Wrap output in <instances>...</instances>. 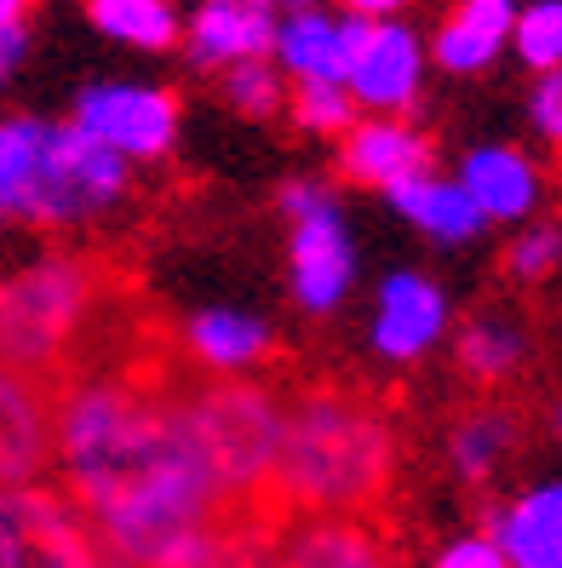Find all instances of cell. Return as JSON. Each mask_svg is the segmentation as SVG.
Segmentation results:
<instances>
[{
  "mask_svg": "<svg viewBox=\"0 0 562 568\" xmlns=\"http://www.w3.org/2000/svg\"><path fill=\"white\" fill-rule=\"evenodd\" d=\"M52 459L115 568H173L224 523V494L190 443L178 396L139 379H75L63 390Z\"/></svg>",
  "mask_w": 562,
  "mask_h": 568,
  "instance_id": "cell-1",
  "label": "cell"
},
{
  "mask_svg": "<svg viewBox=\"0 0 562 568\" xmlns=\"http://www.w3.org/2000/svg\"><path fill=\"white\" fill-rule=\"evenodd\" d=\"M396 477L390 419L350 390H310L282 408V443L270 488L282 506L316 517H361Z\"/></svg>",
  "mask_w": 562,
  "mask_h": 568,
  "instance_id": "cell-2",
  "label": "cell"
},
{
  "mask_svg": "<svg viewBox=\"0 0 562 568\" xmlns=\"http://www.w3.org/2000/svg\"><path fill=\"white\" fill-rule=\"evenodd\" d=\"M98 305V271L75 253H35L0 276V362L41 374L63 362Z\"/></svg>",
  "mask_w": 562,
  "mask_h": 568,
  "instance_id": "cell-3",
  "label": "cell"
},
{
  "mask_svg": "<svg viewBox=\"0 0 562 568\" xmlns=\"http://www.w3.org/2000/svg\"><path fill=\"white\" fill-rule=\"evenodd\" d=\"M178 414L213 488L224 494V506L258 499L270 488L276 443H282V403L270 390H258L247 379H213L202 390L178 396Z\"/></svg>",
  "mask_w": 562,
  "mask_h": 568,
  "instance_id": "cell-4",
  "label": "cell"
},
{
  "mask_svg": "<svg viewBox=\"0 0 562 568\" xmlns=\"http://www.w3.org/2000/svg\"><path fill=\"white\" fill-rule=\"evenodd\" d=\"M126 195H132V161H121L104 144H92L70 121H47L23 224H35V230L98 224L115 207H126Z\"/></svg>",
  "mask_w": 562,
  "mask_h": 568,
  "instance_id": "cell-5",
  "label": "cell"
},
{
  "mask_svg": "<svg viewBox=\"0 0 562 568\" xmlns=\"http://www.w3.org/2000/svg\"><path fill=\"white\" fill-rule=\"evenodd\" d=\"M287 219V287L305 316H339L356 293V242L327 179H293L282 190Z\"/></svg>",
  "mask_w": 562,
  "mask_h": 568,
  "instance_id": "cell-6",
  "label": "cell"
},
{
  "mask_svg": "<svg viewBox=\"0 0 562 568\" xmlns=\"http://www.w3.org/2000/svg\"><path fill=\"white\" fill-rule=\"evenodd\" d=\"M0 568H115L63 488L0 483Z\"/></svg>",
  "mask_w": 562,
  "mask_h": 568,
  "instance_id": "cell-7",
  "label": "cell"
},
{
  "mask_svg": "<svg viewBox=\"0 0 562 568\" xmlns=\"http://www.w3.org/2000/svg\"><path fill=\"white\" fill-rule=\"evenodd\" d=\"M70 126L86 132L92 144L115 150L121 161L144 166L178 150V132H184V110L167 87L155 81H86L75 92V110Z\"/></svg>",
  "mask_w": 562,
  "mask_h": 568,
  "instance_id": "cell-8",
  "label": "cell"
},
{
  "mask_svg": "<svg viewBox=\"0 0 562 568\" xmlns=\"http://www.w3.org/2000/svg\"><path fill=\"white\" fill-rule=\"evenodd\" d=\"M425 41L402 18H374L361 47L345 63V92L361 115H408L425 98Z\"/></svg>",
  "mask_w": 562,
  "mask_h": 568,
  "instance_id": "cell-9",
  "label": "cell"
},
{
  "mask_svg": "<svg viewBox=\"0 0 562 568\" xmlns=\"http://www.w3.org/2000/svg\"><path fill=\"white\" fill-rule=\"evenodd\" d=\"M453 327V305L437 276L425 271H390L374 293V322H368V345L390 367H413L425 362Z\"/></svg>",
  "mask_w": 562,
  "mask_h": 568,
  "instance_id": "cell-10",
  "label": "cell"
},
{
  "mask_svg": "<svg viewBox=\"0 0 562 568\" xmlns=\"http://www.w3.org/2000/svg\"><path fill=\"white\" fill-rule=\"evenodd\" d=\"M459 190L471 195L482 224H528L545 207V166L517 144H477L459 161Z\"/></svg>",
  "mask_w": 562,
  "mask_h": 568,
  "instance_id": "cell-11",
  "label": "cell"
},
{
  "mask_svg": "<svg viewBox=\"0 0 562 568\" xmlns=\"http://www.w3.org/2000/svg\"><path fill=\"white\" fill-rule=\"evenodd\" d=\"M264 568H396V557L368 517L299 511V523H287L270 540Z\"/></svg>",
  "mask_w": 562,
  "mask_h": 568,
  "instance_id": "cell-12",
  "label": "cell"
},
{
  "mask_svg": "<svg viewBox=\"0 0 562 568\" xmlns=\"http://www.w3.org/2000/svg\"><path fill=\"white\" fill-rule=\"evenodd\" d=\"M339 166L350 184H374V190H390L413 173H431L437 166V144L431 132L413 126L408 115H356L345 132H339Z\"/></svg>",
  "mask_w": 562,
  "mask_h": 568,
  "instance_id": "cell-13",
  "label": "cell"
},
{
  "mask_svg": "<svg viewBox=\"0 0 562 568\" xmlns=\"http://www.w3.org/2000/svg\"><path fill=\"white\" fill-rule=\"evenodd\" d=\"M374 18H350V12H327V7H305V12H282L270 29V63L287 81H345V63L361 47Z\"/></svg>",
  "mask_w": 562,
  "mask_h": 568,
  "instance_id": "cell-14",
  "label": "cell"
},
{
  "mask_svg": "<svg viewBox=\"0 0 562 568\" xmlns=\"http://www.w3.org/2000/svg\"><path fill=\"white\" fill-rule=\"evenodd\" d=\"M482 534L505 557V568H562V483H528L522 494L488 506Z\"/></svg>",
  "mask_w": 562,
  "mask_h": 568,
  "instance_id": "cell-15",
  "label": "cell"
},
{
  "mask_svg": "<svg viewBox=\"0 0 562 568\" xmlns=\"http://www.w3.org/2000/svg\"><path fill=\"white\" fill-rule=\"evenodd\" d=\"M52 459V403L35 374L0 362V483H35Z\"/></svg>",
  "mask_w": 562,
  "mask_h": 568,
  "instance_id": "cell-16",
  "label": "cell"
},
{
  "mask_svg": "<svg viewBox=\"0 0 562 568\" xmlns=\"http://www.w3.org/2000/svg\"><path fill=\"white\" fill-rule=\"evenodd\" d=\"M270 29L276 12H258V7H236V0H202L190 18H184V58L190 70H229L242 58H270Z\"/></svg>",
  "mask_w": 562,
  "mask_h": 568,
  "instance_id": "cell-17",
  "label": "cell"
},
{
  "mask_svg": "<svg viewBox=\"0 0 562 568\" xmlns=\"http://www.w3.org/2000/svg\"><path fill=\"white\" fill-rule=\"evenodd\" d=\"M184 345L190 356L207 367L218 379H242L253 367L276 351V333L258 311H242V305H207L184 322Z\"/></svg>",
  "mask_w": 562,
  "mask_h": 568,
  "instance_id": "cell-18",
  "label": "cell"
},
{
  "mask_svg": "<svg viewBox=\"0 0 562 568\" xmlns=\"http://www.w3.org/2000/svg\"><path fill=\"white\" fill-rule=\"evenodd\" d=\"M511 7L517 0H459V7L437 23L425 58L448 75H488L505 52L511 36Z\"/></svg>",
  "mask_w": 562,
  "mask_h": 568,
  "instance_id": "cell-19",
  "label": "cell"
},
{
  "mask_svg": "<svg viewBox=\"0 0 562 568\" xmlns=\"http://www.w3.org/2000/svg\"><path fill=\"white\" fill-rule=\"evenodd\" d=\"M385 202L402 213L425 242H437V247H471L482 230H488L482 213L471 207V195L459 190V179H442L437 166H431V173L402 179V184H390Z\"/></svg>",
  "mask_w": 562,
  "mask_h": 568,
  "instance_id": "cell-20",
  "label": "cell"
},
{
  "mask_svg": "<svg viewBox=\"0 0 562 568\" xmlns=\"http://www.w3.org/2000/svg\"><path fill=\"white\" fill-rule=\"evenodd\" d=\"M459 367L482 385H500L511 374H522V362L534 356V333L511 305H482L466 327H459Z\"/></svg>",
  "mask_w": 562,
  "mask_h": 568,
  "instance_id": "cell-21",
  "label": "cell"
},
{
  "mask_svg": "<svg viewBox=\"0 0 562 568\" xmlns=\"http://www.w3.org/2000/svg\"><path fill=\"white\" fill-rule=\"evenodd\" d=\"M517 443H522V430H517L511 408H471L466 419L448 430V465H453L459 483L488 488L511 465Z\"/></svg>",
  "mask_w": 562,
  "mask_h": 568,
  "instance_id": "cell-22",
  "label": "cell"
},
{
  "mask_svg": "<svg viewBox=\"0 0 562 568\" xmlns=\"http://www.w3.org/2000/svg\"><path fill=\"white\" fill-rule=\"evenodd\" d=\"M98 36L132 52H173L178 47V7L173 0H86Z\"/></svg>",
  "mask_w": 562,
  "mask_h": 568,
  "instance_id": "cell-23",
  "label": "cell"
},
{
  "mask_svg": "<svg viewBox=\"0 0 562 568\" xmlns=\"http://www.w3.org/2000/svg\"><path fill=\"white\" fill-rule=\"evenodd\" d=\"M41 139H47V115H0V230L23 224Z\"/></svg>",
  "mask_w": 562,
  "mask_h": 568,
  "instance_id": "cell-24",
  "label": "cell"
},
{
  "mask_svg": "<svg viewBox=\"0 0 562 568\" xmlns=\"http://www.w3.org/2000/svg\"><path fill=\"white\" fill-rule=\"evenodd\" d=\"M505 47H511L534 75L562 70V0H528V7H511V36H505Z\"/></svg>",
  "mask_w": 562,
  "mask_h": 568,
  "instance_id": "cell-25",
  "label": "cell"
},
{
  "mask_svg": "<svg viewBox=\"0 0 562 568\" xmlns=\"http://www.w3.org/2000/svg\"><path fill=\"white\" fill-rule=\"evenodd\" d=\"M287 110H293V121H299V132H316V139H339V132L361 115L350 104L345 81H293Z\"/></svg>",
  "mask_w": 562,
  "mask_h": 568,
  "instance_id": "cell-26",
  "label": "cell"
},
{
  "mask_svg": "<svg viewBox=\"0 0 562 568\" xmlns=\"http://www.w3.org/2000/svg\"><path fill=\"white\" fill-rule=\"evenodd\" d=\"M218 75H224L229 110H242V115H253V121L276 115V110L287 104V75L276 70L270 58H242V63H229V70H218Z\"/></svg>",
  "mask_w": 562,
  "mask_h": 568,
  "instance_id": "cell-27",
  "label": "cell"
},
{
  "mask_svg": "<svg viewBox=\"0 0 562 568\" xmlns=\"http://www.w3.org/2000/svg\"><path fill=\"white\" fill-rule=\"evenodd\" d=\"M556 258H562V230L551 219L545 224L528 219L522 236H511V247H505V276L517 287H540V282L556 276Z\"/></svg>",
  "mask_w": 562,
  "mask_h": 568,
  "instance_id": "cell-28",
  "label": "cell"
},
{
  "mask_svg": "<svg viewBox=\"0 0 562 568\" xmlns=\"http://www.w3.org/2000/svg\"><path fill=\"white\" fill-rule=\"evenodd\" d=\"M528 126H534V139H545V144L562 139V70L534 75V92H528Z\"/></svg>",
  "mask_w": 562,
  "mask_h": 568,
  "instance_id": "cell-29",
  "label": "cell"
},
{
  "mask_svg": "<svg viewBox=\"0 0 562 568\" xmlns=\"http://www.w3.org/2000/svg\"><path fill=\"white\" fill-rule=\"evenodd\" d=\"M431 568H505V557L493 551V540L477 528V534H453V540H442Z\"/></svg>",
  "mask_w": 562,
  "mask_h": 568,
  "instance_id": "cell-30",
  "label": "cell"
},
{
  "mask_svg": "<svg viewBox=\"0 0 562 568\" xmlns=\"http://www.w3.org/2000/svg\"><path fill=\"white\" fill-rule=\"evenodd\" d=\"M23 63H29V23H0V92L18 81Z\"/></svg>",
  "mask_w": 562,
  "mask_h": 568,
  "instance_id": "cell-31",
  "label": "cell"
},
{
  "mask_svg": "<svg viewBox=\"0 0 562 568\" xmlns=\"http://www.w3.org/2000/svg\"><path fill=\"white\" fill-rule=\"evenodd\" d=\"M350 18H402L408 0H339Z\"/></svg>",
  "mask_w": 562,
  "mask_h": 568,
  "instance_id": "cell-32",
  "label": "cell"
},
{
  "mask_svg": "<svg viewBox=\"0 0 562 568\" xmlns=\"http://www.w3.org/2000/svg\"><path fill=\"white\" fill-rule=\"evenodd\" d=\"M29 7H35V0H0V23H23Z\"/></svg>",
  "mask_w": 562,
  "mask_h": 568,
  "instance_id": "cell-33",
  "label": "cell"
},
{
  "mask_svg": "<svg viewBox=\"0 0 562 568\" xmlns=\"http://www.w3.org/2000/svg\"><path fill=\"white\" fill-rule=\"evenodd\" d=\"M305 7H321V0H276V12H305Z\"/></svg>",
  "mask_w": 562,
  "mask_h": 568,
  "instance_id": "cell-34",
  "label": "cell"
},
{
  "mask_svg": "<svg viewBox=\"0 0 562 568\" xmlns=\"http://www.w3.org/2000/svg\"><path fill=\"white\" fill-rule=\"evenodd\" d=\"M236 7H258V12H276V0H236Z\"/></svg>",
  "mask_w": 562,
  "mask_h": 568,
  "instance_id": "cell-35",
  "label": "cell"
}]
</instances>
